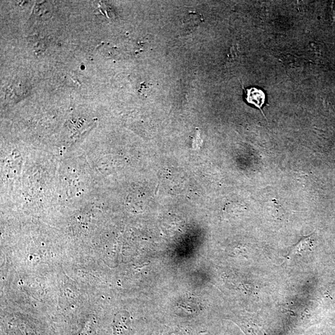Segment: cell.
<instances>
[{
	"label": "cell",
	"mask_w": 335,
	"mask_h": 335,
	"mask_svg": "<svg viewBox=\"0 0 335 335\" xmlns=\"http://www.w3.org/2000/svg\"><path fill=\"white\" fill-rule=\"evenodd\" d=\"M280 61L288 75L292 77H297L304 69L305 62L299 57L285 54L280 57Z\"/></svg>",
	"instance_id": "6da1fadb"
},
{
	"label": "cell",
	"mask_w": 335,
	"mask_h": 335,
	"mask_svg": "<svg viewBox=\"0 0 335 335\" xmlns=\"http://www.w3.org/2000/svg\"><path fill=\"white\" fill-rule=\"evenodd\" d=\"M114 335H129L131 331V320L128 312L119 311L113 321Z\"/></svg>",
	"instance_id": "7a4b0ae2"
},
{
	"label": "cell",
	"mask_w": 335,
	"mask_h": 335,
	"mask_svg": "<svg viewBox=\"0 0 335 335\" xmlns=\"http://www.w3.org/2000/svg\"><path fill=\"white\" fill-rule=\"evenodd\" d=\"M245 100L250 105L259 109L263 116V106L265 103L266 95L263 90L256 87H251L245 90Z\"/></svg>",
	"instance_id": "3957f363"
}]
</instances>
